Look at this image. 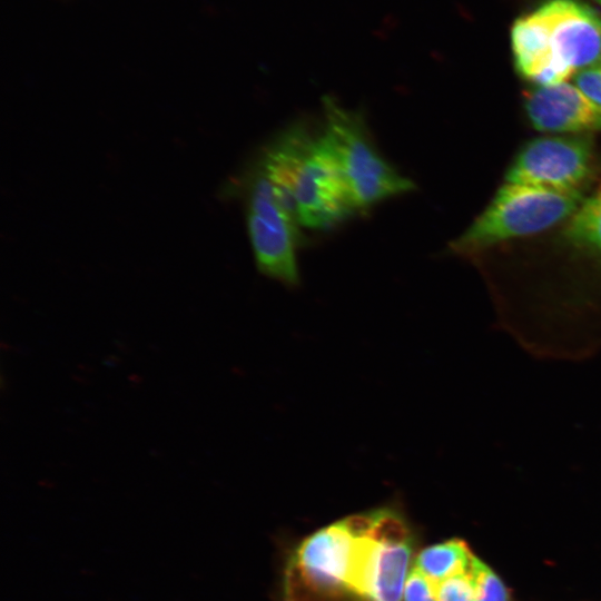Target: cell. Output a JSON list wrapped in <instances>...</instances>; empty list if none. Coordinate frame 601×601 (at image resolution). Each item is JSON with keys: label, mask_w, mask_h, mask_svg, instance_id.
<instances>
[{"label": "cell", "mask_w": 601, "mask_h": 601, "mask_svg": "<svg viewBox=\"0 0 601 601\" xmlns=\"http://www.w3.org/2000/svg\"><path fill=\"white\" fill-rule=\"evenodd\" d=\"M257 165L287 197L302 227L328 229L357 211L323 129L292 126L267 146Z\"/></svg>", "instance_id": "1"}, {"label": "cell", "mask_w": 601, "mask_h": 601, "mask_svg": "<svg viewBox=\"0 0 601 601\" xmlns=\"http://www.w3.org/2000/svg\"><path fill=\"white\" fill-rule=\"evenodd\" d=\"M583 200L582 191L505 181L449 247L455 255L473 256L501 243L533 236L566 223Z\"/></svg>", "instance_id": "2"}, {"label": "cell", "mask_w": 601, "mask_h": 601, "mask_svg": "<svg viewBox=\"0 0 601 601\" xmlns=\"http://www.w3.org/2000/svg\"><path fill=\"white\" fill-rule=\"evenodd\" d=\"M352 520L354 539L344 590L364 601H403L412 551L403 519L384 508Z\"/></svg>", "instance_id": "3"}, {"label": "cell", "mask_w": 601, "mask_h": 601, "mask_svg": "<svg viewBox=\"0 0 601 601\" xmlns=\"http://www.w3.org/2000/svg\"><path fill=\"white\" fill-rule=\"evenodd\" d=\"M322 105L323 130L357 210L416 188L414 181L397 171L378 151L362 114L345 108L331 96L323 97Z\"/></svg>", "instance_id": "4"}, {"label": "cell", "mask_w": 601, "mask_h": 601, "mask_svg": "<svg viewBox=\"0 0 601 601\" xmlns=\"http://www.w3.org/2000/svg\"><path fill=\"white\" fill-rule=\"evenodd\" d=\"M248 236L257 269L287 288L300 286L299 224L287 197L256 164L245 186Z\"/></svg>", "instance_id": "5"}, {"label": "cell", "mask_w": 601, "mask_h": 601, "mask_svg": "<svg viewBox=\"0 0 601 601\" xmlns=\"http://www.w3.org/2000/svg\"><path fill=\"white\" fill-rule=\"evenodd\" d=\"M594 148L587 135L529 140L511 161L505 181L581 191L593 174Z\"/></svg>", "instance_id": "6"}, {"label": "cell", "mask_w": 601, "mask_h": 601, "mask_svg": "<svg viewBox=\"0 0 601 601\" xmlns=\"http://www.w3.org/2000/svg\"><path fill=\"white\" fill-rule=\"evenodd\" d=\"M545 20L553 53L572 76L601 62V16L575 0H550L536 9Z\"/></svg>", "instance_id": "7"}, {"label": "cell", "mask_w": 601, "mask_h": 601, "mask_svg": "<svg viewBox=\"0 0 601 601\" xmlns=\"http://www.w3.org/2000/svg\"><path fill=\"white\" fill-rule=\"evenodd\" d=\"M524 110L531 126L542 132L587 135L601 130V108L568 81L535 86L525 95Z\"/></svg>", "instance_id": "8"}, {"label": "cell", "mask_w": 601, "mask_h": 601, "mask_svg": "<svg viewBox=\"0 0 601 601\" xmlns=\"http://www.w3.org/2000/svg\"><path fill=\"white\" fill-rule=\"evenodd\" d=\"M354 539L352 516L306 538L295 553L303 578L323 590H344Z\"/></svg>", "instance_id": "9"}, {"label": "cell", "mask_w": 601, "mask_h": 601, "mask_svg": "<svg viewBox=\"0 0 601 601\" xmlns=\"http://www.w3.org/2000/svg\"><path fill=\"white\" fill-rule=\"evenodd\" d=\"M511 45L518 73L531 83L552 85L568 81L572 76L556 60L549 27L536 10L514 22Z\"/></svg>", "instance_id": "10"}, {"label": "cell", "mask_w": 601, "mask_h": 601, "mask_svg": "<svg viewBox=\"0 0 601 601\" xmlns=\"http://www.w3.org/2000/svg\"><path fill=\"white\" fill-rule=\"evenodd\" d=\"M563 238L577 250L601 260V184L565 223Z\"/></svg>", "instance_id": "11"}, {"label": "cell", "mask_w": 601, "mask_h": 601, "mask_svg": "<svg viewBox=\"0 0 601 601\" xmlns=\"http://www.w3.org/2000/svg\"><path fill=\"white\" fill-rule=\"evenodd\" d=\"M473 558L463 540L451 539L422 550L414 565L437 584L451 575L470 570Z\"/></svg>", "instance_id": "12"}, {"label": "cell", "mask_w": 601, "mask_h": 601, "mask_svg": "<svg viewBox=\"0 0 601 601\" xmlns=\"http://www.w3.org/2000/svg\"><path fill=\"white\" fill-rule=\"evenodd\" d=\"M472 572L475 580V601H510L508 589L497 574L474 555Z\"/></svg>", "instance_id": "13"}, {"label": "cell", "mask_w": 601, "mask_h": 601, "mask_svg": "<svg viewBox=\"0 0 601 601\" xmlns=\"http://www.w3.org/2000/svg\"><path fill=\"white\" fill-rule=\"evenodd\" d=\"M437 601H475V580L470 570L451 575L436 584Z\"/></svg>", "instance_id": "14"}, {"label": "cell", "mask_w": 601, "mask_h": 601, "mask_svg": "<svg viewBox=\"0 0 601 601\" xmlns=\"http://www.w3.org/2000/svg\"><path fill=\"white\" fill-rule=\"evenodd\" d=\"M403 601H437L436 584L414 564L405 581Z\"/></svg>", "instance_id": "15"}, {"label": "cell", "mask_w": 601, "mask_h": 601, "mask_svg": "<svg viewBox=\"0 0 601 601\" xmlns=\"http://www.w3.org/2000/svg\"><path fill=\"white\" fill-rule=\"evenodd\" d=\"M573 83L601 108V62L575 72Z\"/></svg>", "instance_id": "16"}]
</instances>
